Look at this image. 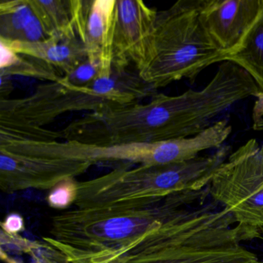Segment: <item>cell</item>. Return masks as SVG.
Instances as JSON below:
<instances>
[{
	"label": "cell",
	"instance_id": "obj_1",
	"mask_svg": "<svg viewBox=\"0 0 263 263\" xmlns=\"http://www.w3.org/2000/svg\"><path fill=\"white\" fill-rule=\"evenodd\" d=\"M209 196L208 186L139 208H75L52 217L49 235L43 240L68 263H120L193 215L192 204H203Z\"/></svg>",
	"mask_w": 263,
	"mask_h": 263
},
{
	"label": "cell",
	"instance_id": "obj_2",
	"mask_svg": "<svg viewBox=\"0 0 263 263\" xmlns=\"http://www.w3.org/2000/svg\"><path fill=\"white\" fill-rule=\"evenodd\" d=\"M232 153L221 146L211 155L161 165L122 164L98 178L79 182L75 206L80 209H132L155 204L170 195L200 191Z\"/></svg>",
	"mask_w": 263,
	"mask_h": 263
},
{
	"label": "cell",
	"instance_id": "obj_3",
	"mask_svg": "<svg viewBox=\"0 0 263 263\" xmlns=\"http://www.w3.org/2000/svg\"><path fill=\"white\" fill-rule=\"evenodd\" d=\"M202 4L203 0H179L158 12L147 53L136 67L153 90L184 78L194 81L209 66L226 61V55L200 19Z\"/></svg>",
	"mask_w": 263,
	"mask_h": 263
},
{
	"label": "cell",
	"instance_id": "obj_4",
	"mask_svg": "<svg viewBox=\"0 0 263 263\" xmlns=\"http://www.w3.org/2000/svg\"><path fill=\"white\" fill-rule=\"evenodd\" d=\"M221 141V134L212 126L195 136L152 144L99 146L76 141L44 142L8 138L4 140L1 147L18 155L87 161L93 165L116 164L118 167L125 164L161 165L183 162L197 158L204 151L218 148Z\"/></svg>",
	"mask_w": 263,
	"mask_h": 263
},
{
	"label": "cell",
	"instance_id": "obj_5",
	"mask_svg": "<svg viewBox=\"0 0 263 263\" xmlns=\"http://www.w3.org/2000/svg\"><path fill=\"white\" fill-rule=\"evenodd\" d=\"M115 105L90 86L73 87L64 81L39 86L30 96L0 100V135L29 141L51 142L58 132L44 128L67 112L96 111Z\"/></svg>",
	"mask_w": 263,
	"mask_h": 263
},
{
	"label": "cell",
	"instance_id": "obj_6",
	"mask_svg": "<svg viewBox=\"0 0 263 263\" xmlns=\"http://www.w3.org/2000/svg\"><path fill=\"white\" fill-rule=\"evenodd\" d=\"M209 186L213 201L227 209L245 241L263 231V145L250 139L232 152Z\"/></svg>",
	"mask_w": 263,
	"mask_h": 263
},
{
	"label": "cell",
	"instance_id": "obj_7",
	"mask_svg": "<svg viewBox=\"0 0 263 263\" xmlns=\"http://www.w3.org/2000/svg\"><path fill=\"white\" fill-rule=\"evenodd\" d=\"M244 241L238 226H221L129 263H261L255 254L241 246Z\"/></svg>",
	"mask_w": 263,
	"mask_h": 263
},
{
	"label": "cell",
	"instance_id": "obj_8",
	"mask_svg": "<svg viewBox=\"0 0 263 263\" xmlns=\"http://www.w3.org/2000/svg\"><path fill=\"white\" fill-rule=\"evenodd\" d=\"M91 162L41 158L0 150V189L4 193L33 189L51 190L69 178L85 173Z\"/></svg>",
	"mask_w": 263,
	"mask_h": 263
},
{
	"label": "cell",
	"instance_id": "obj_9",
	"mask_svg": "<svg viewBox=\"0 0 263 263\" xmlns=\"http://www.w3.org/2000/svg\"><path fill=\"white\" fill-rule=\"evenodd\" d=\"M262 10L263 0H203L200 19L227 60L242 48Z\"/></svg>",
	"mask_w": 263,
	"mask_h": 263
},
{
	"label": "cell",
	"instance_id": "obj_10",
	"mask_svg": "<svg viewBox=\"0 0 263 263\" xmlns=\"http://www.w3.org/2000/svg\"><path fill=\"white\" fill-rule=\"evenodd\" d=\"M158 12L141 0H117L113 64L135 68L144 60Z\"/></svg>",
	"mask_w": 263,
	"mask_h": 263
},
{
	"label": "cell",
	"instance_id": "obj_11",
	"mask_svg": "<svg viewBox=\"0 0 263 263\" xmlns=\"http://www.w3.org/2000/svg\"><path fill=\"white\" fill-rule=\"evenodd\" d=\"M117 0H74L75 29L88 58L101 60L102 69L113 65Z\"/></svg>",
	"mask_w": 263,
	"mask_h": 263
},
{
	"label": "cell",
	"instance_id": "obj_12",
	"mask_svg": "<svg viewBox=\"0 0 263 263\" xmlns=\"http://www.w3.org/2000/svg\"><path fill=\"white\" fill-rule=\"evenodd\" d=\"M16 53L42 60L59 70L64 76L71 73L88 58L87 50L78 36L50 37L41 42L27 43L0 39Z\"/></svg>",
	"mask_w": 263,
	"mask_h": 263
},
{
	"label": "cell",
	"instance_id": "obj_13",
	"mask_svg": "<svg viewBox=\"0 0 263 263\" xmlns=\"http://www.w3.org/2000/svg\"><path fill=\"white\" fill-rule=\"evenodd\" d=\"M48 38L28 0L0 2V39L36 43Z\"/></svg>",
	"mask_w": 263,
	"mask_h": 263
},
{
	"label": "cell",
	"instance_id": "obj_14",
	"mask_svg": "<svg viewBox=\"0 0 263 263\" xmlns=\"http://www.w3.org/2000/svg\"><path fill=\"white\" fill-rule=\"evenodd\" d=\"M28 3L49 38L78 36L74 0H28Z\"/></svg>",
	"mask_w": 263,
	"mask_h": 263
},
{
	"label": "cell",
	"instance_id": "obj_15",
	"mask_svg": "<svg viewBox=\"0 0 263 263\" xmlns=\"http://www.w3.org/2000/svg\"><path fill=\"white\" fill-rule=\"evenodd\" d=\"M0 76H22L50 82H58L64 75L48 63L16 53L0 43Z\"/></svg>",
	"mask_w": 263,
	"mask_h": 263
},
{
	"label": "cell",
	"instance_id": "obj_16",
	"mask_svg": "<svg viewBox=\"0 0 263 263\" xmlns=\"http://www.w3.org/2000/svg\"><path fill=\"white\" fill-rule=\"evenodd\" d=\"M226 61L246 70L263 93V10L248 34L242 48Z\"/></svg>",
	"mask_w": 263,
	"mask_h": 263
},
{
	"label": "cell",
	"instance_id": "obj_17",
	"mask_svg": "<svg viewBox=\"0 0 263 263\" xmlns=\"http://www.w3.org/2000/svg\"><path fill=\"white\" fill-rule=\"evenodd\" d=\"M79 182L69 178L57 184L47 197L48 205L58 210H66L76 202Z\"/></svg>",
	"mask_w": 263,
	"mask_h": 263
},
{
	"label": "cell",
	"instance_id": "obj_18",
	"mask_svg": "<svg viewBox=\"0 0 263 263\" xmlns=\"http://www.w3.org/2000/svg\"><path fill=\"white\" fill-rule=\"evenodd\" d=\"M101 69V60L88 58L71 73L64 76V79L73 87H85L99 76Z\"/></svg>",
	"mask_w": 263,
	"mask_h": 263
},
{
	"label": "cell",
	"instance_id": "obj_19",
	"mask_svg": "<svg viewBox=\"0 0 263 263\" xmlns=\"http://www.w3.org/2000/svg\"><path fill=\"white\" fill-rule=\"evenodd\" d=\"M0 235V249L6 252L30 254L41 246V242L32 241L28 238L17 235H10L1 230Z\"/></svg>",
	"mask_w": 263,
	"mask_h": 263
},
{
	"label": "cell",
	"instance_id": "obj_20",
	"mask_svg": "<svg viewBox=\"0 0 263 263\" xmlns=\"http://www.w3.org/2000/svg\"><path fill=\"white\" fill-rule=\"evenodd\" d=\"M30 255L33 263H68L61 252L46 242L41 243Z\"/></svg>",
	"mask_w": 263,
	"mask_h": 263
},
{
	"label": "cell",
	"instance_id": "obj_21",
	"mask_svg": "<svg viewBox=\"0 0 263 263\" xmlns=\"http://www.w3.org/2000/svg\"><path fill=\"white\" fill-rule=\"evenodd\" d=\"M26 229L25 220L21 214L12 212L1 222V230L10 235H17Z\"/></svg>",
	"mask_w": 263,
	"mask_h": 263
},
{
	"label": "cell",
	"instance_id": "obj_22",
	"mask_svg": "<svg viewBox=\"0 0 263 263\" xmlns=\"http://www.w3.org/2000/svg\"><path fill=\"white\" fill-rule=\"evenodd\" d=\"M255 98L252 114L253 125L258 124L263 118V93H258Z\"/></svg>",
	"mask_w": 263,
	"mask_h": 263
},
{
	"label": "cell",
	"instance_id": "obj_23",
	"mask_svg": "<svg viewBox=\"0 0 263 263\" xmlns=\"http://www.w3.org/2000/svg\"><path fill=\"white\" fill-rule=\"evenodd\" d=\"M1 77V85H0V100L8 99L9 95L11 93L13 84L10 81V77Z\"/></svg>",
	"mask_w": 263,
	"mask_h": 263
},
{
	"label": "cell",
	"instance_id": "obj_24",
	"mask_svg": "<svg viewBox=\"0 0 263 263\" xmlns=\"http://www.w3.org/2000/svg\"><path fill=\"white\" fill-rule=\"evenodd\" d=\"M1 254H0V257L2 261H5L6 263H23L22 261H19L16 258H13L11 255H8V253L4 252V251L0 250Z\"/></svg>",
	"mask_w": 263,
	"mask_h": 263
},
{
	"label": "cell",
	"instance_id": "obj_25",
	"mask_svg": "<svg viewBox=\"0 0 263 263\" xmlns=\"http://www.w3.org/2000/svg\"><path fill=\"white\" fill-rule=\"evenodd\" d=\"M255 132H263V118L258 123V124H255V125L252 126Z\"/></svg>",
	"mask_w": 263,
	"mask_h": 263
},
{
	"label": "cell",
	"instance_id": "obj_26",
	"mask_svg": "<svg viewBox=\"0 0 263 263\" xmlns=\"http://www.w3.org/2000/svg\"><path fill=\"white\" fill-rule=\"evenodd\" d=\"M261 263H263V260H262V261H261Z\"/></svg>",
	"mask_w": 263,
	"mask_h": 263
}]
</instances>
